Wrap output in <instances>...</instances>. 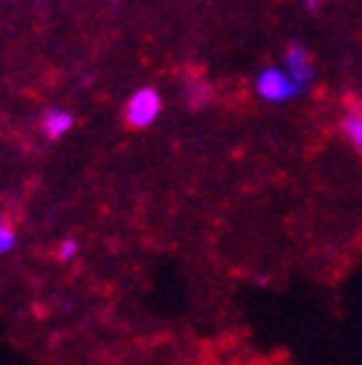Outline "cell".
Wrapping results in <instances>:
<instances>
[{
  "label": "cell",
  "mask_w": 362,
  "mask_h": 365,
  "mask_svg": "<svg viewBox=\"0 0 362 365\" xmlns=\"http://www.w3.org/2000/svg\"><path fill=\"white\" fill-rule=\"evenodd\" d=\"M160 113H162V96H160V90L151 87V84L133 90L128 105H125V122L130 128H137V130L151 128L160 119Z\"/></svg>",
  "instance_id": "1"
},
{
  "label": "cell",
  "mask_w": 362,
  "mask_h": 365,
  "mask_svg": "<svg viewBox=\"0 0 362 365\" xmlns=\"http://www.w3.org/2000/svg\"><path fill=\"white\" fill-rule=\"evenodd\" d=\"M255 93L269 105H287L293 102L301 90L299 84L284 73V67H264L255 76Z\"/></svg>",
  "instance_id": "2"
},
{
  "label": "cell",
  "mask_w": 362,
  "mask_h": 365,
  "mask_svg": "<svg viewBox=\"0 0 362 365\" xmlns=\"http://www.w3.org/2000/svg\"><path fill=\"white\" fill-rule=\"evenodd\" d=\"M284 73L299 84V90H304L313 84V76H316V67H313V56L304 43H290L287 53H284Z\"/></svg>",
  "instance_id": "3"
},
{
  "label": "cell",
  "mask_w": 362,
  "mask_h": 365,
  "mask_svg": "<svg viewBox=\"0 0 362 365\" xmlns=\"http://www.w3.org/2000/svg\"><path fill=\"white\" fill-rule=\"evenodd\" d=\"M73 125H76V116L70 110H64V108H50L41 119V130H43L47 140H61L64 133L73 130Z\"/></svg>",
  "instance_id": "4"
},
{
  "label": "cell",
  "mask_w": 362,
  "mask_h": 365,
  "mask_svg": "<svg viewBox=\"0 0 362 365\" xmlns=\"http://www.w3.org/2000/svg\"><path fill=\"white\" fill-rule=\"evenodd\" d=\"M339 130H342L345 143H348L353 151H362V113H359V108H351V110L342 116Z\"/></svg>",
  "instance_id": "5"
},
{
  "label": "cell",
  "mask_w": 362,
  "mask_h": 365,
  "mask_svg": "<svg viewBox=\"0 0 362 365\" xmlns=\"http://www.w3.org/2000/svg\"><path fill=\"white\" fill-rule=\"evenodd\" d=\"M15 244H18V235H15V230H12V223H9L6 217H0V255L12 252Z\"/></svg>",
  "instance_id": "6"
},
{
  "label": "cell",
  "mask_w": 362,
  "mask_h": 365,
  "mask_svg": "<svg viewBox=\"0 0 362 365\" xmlns=\"http://www.w3.org/2000/svg\"><path fill=\"white\" fill-rule=\"evenodd\" d=\"M76 255H78V241H76V238H64V241L58 244V261L67 264V261H73Z\"/></svg>",
  "instance_id": "7"
},
{
  "label": "cell",
  "mask_w": 362,
  "mask_h": 365,
  "mask_svg": "<svg viewBox=\"0 0 362 365\" xmlns=\"http://www.w3.org/2000/svg\"><path fill=\"white\" fill-rule=\"evenodd\" d=\"M322 6V0H304V9H310V12H316Z\"/></svg>",
  "instance_id": "8"
}]
</instances>
